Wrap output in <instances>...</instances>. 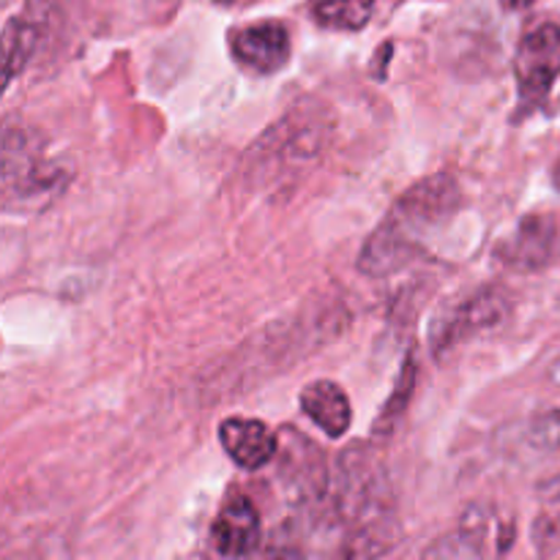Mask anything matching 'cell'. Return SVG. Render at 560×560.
<instances>
[{"instance_id":"obj_5","label":"cell","mask_w":560,"mask_h":560,"mask_svg":"<svg viewBox=\"0 0 560 560\" xmlns=\"http://www.w3.org/2000/svg\"><path fill=\"white\" fill-rule=\"evenodd\" d=\"M509 315H512V295L503 288H476L457 295L452 304L435 312V320L430 323L432 355L443 359L457 345L503 326Z\"/></svg>"},{"instance_id":"obj_8","label":"cell","mask_w":560,"mask_h":560,"mask_svg":"<svg viewBox=\"0 0 560 560\" xmlns=\"http://www.w3.org/2000/svg\"><path fill=\"white\" fill-rule=\"evenodd\" d=\"M558 228L556 219L545 213L525 217L509 238L498 244L495 257L512 271H539L556 257Z\"/></svg>"},{"instance_id":"obj_9","label":"cell","mask_w":560,"mask_h":560,"mask_svg":"<svg viewBox=\"0 0 560 560\" xmlns=\"http://www.w3.org/2000/svg\"><path fill=\"white\" fill-rule=\"evenodd\" d=\"M262 541L260 512L246 495H230L211 523V547L224 558L252 556Z\"/></svg>"},{"instance_id":"obj_17","label":"cell","mask_w":560,"mask_h":560,"mask_svg":"<svg viewBox=\"0 0 560 560\" xmlns=\"http://www.w3.org/2000/svg\"><path fill=\"white\" fill-rule=\"evenodd\" d=\"M552 184H556V189L560 191V159H558L556 170H552Z\"/></svg>"},{"instance_id":"obj_2","label":"cell","mask_w":560,"mask_h":560,"mask_svg":"<svg viewBox=\"0 0 560 560\" xmlns=\"http://www.w3.org/2000/svg\"><path fill=\"white\" fill-rule=\"evenodd\" d=\"M337 520L348 530V556H383L397 541V506L386 470L366 454H345L331 495Z\"/></svg>"},{"instance_id":"obj_4","label":"cell","mask_w":560,"mask_h":560,"mask_svg":"<svg viewBox=\"0 0 560 560\" xmlns=\"http://www.w3.org/2000/svg\"><path fill=\"white\" fill-rule=\"evenodd\" d=\"M63 170L44 153L31 131L5 124L3 131V197L5 208L47 202L63 191Z\"/></svg>"},{"instance_id":"obj_3","label":"cell","mask_w":560,"mask_h":560,"mask_svg":"<svg viewBox=\"0 0 560 560\" xmlns=\"http://www.w3.org/2000/svg\"><path fill=\"white\" fill-rule=\"evenodd\" d=\"M328 131H331V120H328L326 109L312 102L299 104L284 118H279L266 131V137H260L252 151L255 162L249 167L262 178L268 175L279 178L284 170L306 167L326 148Z\"/></svg>"},{"instance_id":"obj_7","label":"cell","mask_w":560,"mask_h":560,"mask_svg":"<svg viewBox=\"0 0 560 560\" xmlns=\"http://www.w3.org/2000/svg\"><path fill=\"white\" fill-rule=\"evenodd\" d=\"M290 31L279 20L252 22L230 33V55L244 71L257 77H271L290 60Z\"/></svg>"},{"instance_id":"obj_11","label":"cell","mask_w":560,"mask_h":560,"mask_svg":"<svg viewBox=\"0 0 560 560\" xmlns=\"http://www.w3.org/2000/svg\"><path fill=\"white\" fill-rule=\"evenodd\" d=\"M299 405L312 424L320 427L328 438H345L353 424V408L345 388L334 381H312L301 388Z\"/></svg>"},{"instance_id":"obj_14","label":"cell","mask_w":560,"mask_h":560,"mask_svg":"<svg viewBox=\"0 0 560 560\" xmlns=\"http://www.w3.org/2000/svg\"><path fill=\"white\" fill-rule=\"evenodd\" d=\"M525 441L539 452H560V405H550L530 416Z\"/></svg>"},{"instance_id":"obj_6","label":"cell","mask_w":560,"mask_h":560,"mask_svg":"<svg viewBox=\"0 0 560 560\" xmlns=\"http://www.w3.org/2000/svg\"><path fill=\"white\" fill-rule=\"evenodd\" d=\"M514 77L525 113L539 107L550 96L560 77V25L541 22L525 33L514 55Z\"/></svg>"},{"instance_id":"obj_10","label":"cell","mask_w":560,"mask_h":560,"mask_svg":"<svg viewBox=\"0 0 560 560\" xmlns=\"http://www.w3.org/2000/svg\"><path fill=\"white\" fill-rule=\"evenodd\" d=\"M219 443L238 468L260 470L277 457L279 438L266 421L230 416L219 424Z\"/></svg>"},{"instance_id":"obj_12","label":"cell","mask_w":560,"mask_h":560,"mask_svg":"<svg viewBox=\"0 0 560 560\" xmlns=\"http://www.w3.org/2000/svg\"><path fill=\"white\" fill-rule=\"evenodd\" d=\"M383 0H315L312 16L331 31H361Z\"/></svg>"},{"instance_id":"obj_1","label":"cell","mask_w":560,"mask_h":560,"mask_svg":"<svg viewBox=\"0 0 560 560\" xmlns=\"http://www.w3.org/2000/svg\"><path fill=\"white\" fill-rule=\"evenodd\" d=\"M463 191L446 173L427 175L410 186L392 206L381 224L372 230L359 255V268L366 277H388L410 266L427 238L441 230L459 211Z\"/></svg>"},{"instance_id":"obj_15","label":"cell","mask_w":560,"mask_h":560,"mask_svg":"<svg viewBox=\"0 0 560 560\" xmlns=\"http://www.w3.org/2000/svg\"><path fill=\"white\" fill-rule=\"evenodd\" d=\"M536 0H501V5L506 11H523V9H530Z\"/></svg>"},{"instance_id":"obj_13","label":"cell","mask_w":560,"mask_h":560,"mask_svg":"<svg viewBox=\"0 0 560 560\" xmlns=\"http://www.w3.org/2000/svg\"><path fill=\"white\" fill-rule=\"evenodd\" d=\"M38 47V27L31 25L22 16L5 22L3 31V80L9 85L27 63L36 55Z\"/></svg>"},{"instance_id":"obj_16","label":"cell","mask_w":560,"mask_h":560,"mask_svg":"<svg viewBox=\"0 0 560 560\" xmlns=\"http://www.w3.org/2000/svg\"><path fill=\"white\" fill-rule=\"evenodd\" d=\"M222 5H246V3H255V0H217Z\"/></svg>"},{"instance_id":"obj_18","label":"cell","mask_w":560,"mask_h":560,"mask_svg":"<svg viewBox=\"0 0 560 560\" xmlns=\"http://www.w3.org/2000/svg\"><path fill=\"white\" fill-rule=\"evenodd\" d=\"M552 381H556V383H560V361H558V364H556V366H552Z\"/></svg>"}]
</instances>
